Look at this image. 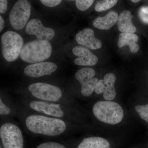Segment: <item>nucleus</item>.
Returning <instances> with one entry per match:
<instances>
[{"label": "nucleus", "instance_id": "13", "mask_svg": "<svg viewBox=\"0 0 148 148\" xmlns=\"http://www.w3.org/2000/svg\"><path fill=\"white\" fill-rule=\"evenodd\" d=\"M30 106L35 111L51 116L60 118L64 115V112L61 109L60 104L33 101L30 103Z\"/></svg>", "mask_w": 148, "mask_h": 148}, {"label": "nucleus", "instance_id": "28", "mask_svg": "<svg viewBox=\"0 0 148 148\" xmlns=\"http://www.w3.org/2000/svg\"><path fill=\"white\" fill-rule=\"evenodd\" d=\"M4 20L1 15L0 16V32H1L4 27Z\"/></svg>", "mask_w": 148, "mask_h": 148}, {"label": "nucleus", "instance_id": "10", "mask_svg": "<svg viewBox=\"0 0 148 148\" xmlns=\"http://www.w3.org/2000/svg\"><path fill=\"white\" fill-rule=\"evenodd\" d=\"M57 66L50 62H41L29 65L24 69L26 75L33 78L50 75L57 70Z\"/></svg>", "mask_w": 148, "mask_h": 148}, {"label": "nucleus", "instance_id": "19", "mask_svg": "<svg viewBox=\"0 0 148 148\" xmlns=\"http://www.w3.org/2000/svg\"><path fill=\"white\" fill-rule=\"evenodd\" d=\"M117 0H104L100 1L96 3L95 9L98 12L104 11L113 7L117 3Z\"/></svg>", "mask_w": 148, "mask_h": 148}, {"label": "nucleus", "instance_id": "24", "mask_svg": "<svg viewBox=\"0 0 148 148\" xmlns=\"http://www.w3.org/2000/svg\"><path fill=\"white\" fill-rule=\"evenodd\" d=\"M40 2L45 6L47 7L52 8L56 6L61 3V0H41Z\"/></svg>", "mask_w": 148, "mask_h": 148}, {"label": "nucleus", "instance_id": "14", "mask_svg": "<svg viewBox=\"0 0 148 148\" xmlns=\"http://www.w3.org/2000/svg\"><path fill=\"white\" fill-rule=\"evenodd\" d=\"M133 17L129 10L123 11L120 13L117 22L118 29L120 32L134 34L137 31L136 27L132 23Z\"/></svg>", "mask_w": 148, "mask_h": 148}, {"label": "nucleus", "instance_id": "9", "mask_svg": "<svg viewBox=\"0 0 148 148\" xmlns=\"http://www.w3.org/2000/svg\"><path fill=\"white\" fill-rule=\"evenodd\" d=\"M25 31L28 34L35 36L39 41H49L55 34L53 29L45 27L41 21L36 18H32L28 22Z\"/></svg>", "mask_w": 148, "mask_h": 148}, {"label": "nucleus", "instance_id": "3", "mask_svg": "<svg viewBox=\"0 0 148 148\" xmlns=\"http://www.w3.org/2000/svg\"><path fill=\"white\" fill-rule=\"evenodd\" d=\"M93 114L100 121L115 125L121 121L124 116L123 109L118 103L111 101H100L94 104Z\"/></svg>", "mask_w": 148, "mask_h": 148}, {"label": "nucleus", "instance_id": "2", "mask_svg": "<svg viewBox=\"0 0 148 148\" xmlns=\"http://www.w3.org/2000/svg\"><path fill=\"white\" fill-rule=\"evenodd\" d=\"M52 50V46L49 42L34 40L23 46L20 57L24 62L36 64L48 59L51 55Z\"/></svg>", "mask_w": 148, "mask_h": 148}, {"label": "nucleus", "instance_id": "18", "mask_svg": "<svg viewBox=\"0 0 148 148\" xmlns=\"http://www.w3.org/2000/svg\"><path fill=\"white\" fill-rule=\"evenodd\" d=\"M77 148H110L108 141L98 137L86 138L79 144Z\"/></svg>", "mask_w": 148, "mask_h": 148}, {"label": "nucleus", "instance_id": "27", "mask_svg": "<svg viewBox=\"0 0 148 148\" xmlns=\"http://www.w3.org/2000/svg\"><path fill=\"white\" fill-rule=\"evenodd\" d=\"M8 1L6 0H1L0 1V13H5L7 10Z\"/></svg>", "mask_w": 148, "mask_h": 148}, {"label": "nucleus", "instance_id": "15", "mask_svg": "<svg viewBox=\"0 0 148 148\" xmlns=\"http://www.w3.org/2000/svg\"><path fill=\"white\" fill-rule=\"evenodd\" d=\"M138 40V35L135 34L121 33L119 34L118 40V46L122 48L128 46L130 51L132 53H136L140 49V46L137 43Z\"/></svg>", "mask_w": 148, "mask_h": 148}, {"label": "nucleus", "instance_id": "26", "mask_svg": "<svg viewBox=\"0 0 148 148\" xmlns=\"http://www.w3.org/2000/svg\"><path fill=\"white\" fill-rule=\"evenodd\" d=\"M10 112V109L3 103V101L1 99L0 100V114L1 115L8 114Z\"/></svg>", "mask_w": 148, "mask_h": 148}, {"label": "nucleus", "instance_id": "1", "mask_svg": "<svg viewBox=\"0 0 148 148\" xmlns=\"http://www.w3.org/2000/svg\"><path fill=\"white\" fill-rule=\"evenodd\" d=\"M26 126L36 134L54 136L65 131L66 124L62 120L38 115L29 116L26 120Z\"/></svg>", "mask_w": 148, "mask_h": 148}, {"label": "nucleus", "instance_id": "22", "mask_svg": "<svg viewBox=\"0 0 148 148\" xmlns=\"http://www.w3.org/2000/svg\"><path fill=\"white\" fill-rule=\"evenodd\" d=\"M139 16L140 20L144 24H148V6H144L140 8Z\"/></svg>", "mask_w": 148, "mask_h": 148}, {"label": "nucleus", "instance_id": "17", "mask_svg": "<svg viewBox=\"0 0 148 148\" xmlns=\"http://www.w3.org/2000/svg\"><path fill=\"white\" fill-rule=\"evenodd\" d=\"M103 80L105 84L103 98L106 101H112L116 96V91L114 86L116 77L114 74L108 73L104 76Z\"/></svg>", "mask_w": 148, "mask_h": 148}, {"label": "nucleus", "instance_id": "8", "mask_svg": "<svg viewBox=\"0 0 148 148\" xmlns=\"http://www.w3.org/2000/svg\"><path fill=\"white\" fill-rule=\"evenodd\" d=\"M95 75V71L90 68L80 69L75 74V78L81 85V93L83 96L88 97L95 90L99 80L97 78H93Z\"/></svg>", "mask_w": 148, "mask_h": 148}, {"label": "nucleus", "instance_id": "4", "mask_svg": "<svg viewBox=\"0 0 148 148\" xmlns=\"http://www.w3.org/2000/svg\"><path fill=\"white\" fill-rule=\"evenodd\" d=\"M2 53L8 62H13L20 55L24 41L20 35L16 32L8 31L1 37Z\"/></svg>", "mask_w": 148, "mask_h": 148}, {"label": "nucleus", "instance_id": "21", "mask_svg": "<svg viewBox=\"0 0 148 148\" xmlns=\"http://www.w3.org/2000/svg\"><path fill=\"white\" fill-rule=\"evenodd\" d=\"M94 2L93 0H76L75 1L77 8L82 11H84L89 8Z\"/></svg>", "mask_w": 148, "mask_h": 148}, {"label": "nucleus", "instance_id": "16", "mask_svg": "<svg viewBox=\"0 0 148 148\" xmlns=\"http://www.w3.org/2000/svg\"><path fill=\"white\" fill-rule=\"evenodd\" d=\"M119 15L115 11H111L103 17H97L93 20L94 27L100 30H107L110 29L117 22Z\"/></svg>", "mask_w": 148, "mask_h": 148}, {"label": "nucleus", "instance_id": "6", "mask_svg": "<svg viewBox=\"0 0 148 148\" xmlns=\"http://www.w3.org/2000/svg\"><path fill=\"white\" fill-rule=\"evenodd\" d=\"M0 137L4 148H23L22 133L15 125L10 123L3 125L0 128Z\"/></svg>", "mask_w": 148, "mask_h": 148}, {"label": "nucleus", "instance_id": "12", "mask_svg": "<svg viewBox=\"0 0 148 148\" xmlns=\"http://www.w3.org/2000/svg\"><path fill=\"white\" fill-rule=\"evenodd\" d=\"M74 55L77 56L74 61L77 65L93 66L98 63V57L93 54L87 48L82 46L75 47L73 49Z\"/></svg>", "mask_w": 148, "mask_h": 148}, {"label": "nucleus", "instance_id": "7", "mask_svg": "<svg viewBox=\"0 0 148 148\" xmlns=\"http://www.w3.org/2000/svg\"><path fill=\"white\" fill-rule=\"evenodd\" d=\"M28 89L33 96L43 101L56 102L62 95L59 87L44 83L32 84L29 86Z\"/></svg>", "mask_w": 148, "mask_h": 148}, {"label": "nucleus", "instance_id": "11", "mask_svg": "<svg viewBox=\"0 0 148 148\" xmlns=\"http://www.w3.org/2000/svg\"><path fill=\"white\" fill-rule=\"evenodd\" d=\"M75 39L79 45L91 50L99 49L102 47L101 41L95 38L94 31L90 28H85L79 32Z\"/></svg>", "mask_w": 148, "mask_h": 148}, {"label": "nucleus", "instance_id": "5", "mask_svg": "<svg viewBox=\"0 0 148 148\" xmlns=\"http://www.w3.org/2000/svg\"><path fill=\"white\" fill-rule=\"evenodd\" d=\"M31 8V3L27 0L16 1L9 14V21L12 27L17 30L24 28L28 23Z\"/></svg>", "mask_w": 148, "mask_h": 148}, {"label": "nucleus", "instance_id": "29", "mask_svg": "<svg viewBox=\"0 0 148 148\" xmlns=\"http://www.w3.org/2000/svg\"><path fill=\"white\" fill-rule=\"evenodd\" d=\"M131 1L134 3H137L140 2V0H131Z\"/></svg>", "mask_w": 148, "mask_h": 148}, {"label": "nucleus", "instance_id": "25", "mask_svg": "<svg viewBox=\"0 0 148 148\" xmlns=\"http://www.w3.org/2000/svg\"><path fill=\"white\" fill-rule=\"evenodd\" d=\"M104 81L103 79H100L98 80L96 86H95V92L98 94H101L104 92Z\"/></svg>", "mask_w": 148, "mask_h": 148}, {"label": "nucleus", "instance_id": "20", "mask_svg": "<svg viewBox=\"0 0 148 148\" xmlns=\"http://www.w3.org/2000/svg\"><path fill=\"white\" fill-rule=\"evenodd\" d=\"M135 110L139 114L140 118L148 123V104L138 105L135 106Z\"/></svg>", "mask_w": 148, "mask_h": 148}, {"label": "nucleus", "instance_id": "30", "mask_svg": "<svg viewBox=\"0 0 148 148\" xmlns=\"http://www.w3.org/2000/svg\"><path fill=\"white\" fill-rule=\"evenodd\" d=\"M0 148H1V147H0Z\"/></svg>", "mask_w": 148, "mask_h": 148}, {"label": "nucleus", "instance_id": "23", "mask_svg": "<svg viewBox=\"0 0 148 148\" xmlns=\"http://www.w3.org/2000/svg\"><path fill=\"white\" fill-rule=\"evenodd\" d=\"M37 148H66L62 145L56 143L49 142L42 143L39 145Z\"/></svg>", "mask_w": 148, "mask_h": 148}]
</instances>
